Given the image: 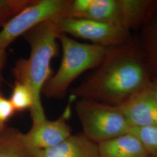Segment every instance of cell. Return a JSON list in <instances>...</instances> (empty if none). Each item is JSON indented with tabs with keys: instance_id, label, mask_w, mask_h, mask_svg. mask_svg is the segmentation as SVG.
I'll return each instance as SVG.
<instances>
[{
	"instance_id": "1",
	"label": "cell",
	"mask_w": 157,
	"mask_h": 157,
	"mask_svg": "<svg viewBox=\"0 0 157 157\" xmlns=\"http://www.w3.org/2000/svg\"><path fill=\"white\" fill-rule=\"evenodd\" d=\"M150 80L151 73L140 41L132 37L122 44L107 47L101 63L71 90V96L119 105L147 89Z\"/></svg>"
},
{
	"instance_id": "2",
	"label": "cell",
	"mask_w": 157,
	"mask_h": 157,
	"mask_svg": "<svg viewBox=\"0 0 157 157\" xmlns=\"http://www.w3.org/2000/svg\"><path fill=\"white\" fill-rule=\"evenodd\" d=\"M59 20L51 19L41 23L23 35L30 47V56L28 59H18L12 69L15 81L28 86L33 95V106L30 111L33 123L46 118L41 93L51 77V61L59 54L56 42L59 33L57 28Z\"/></svg>"
},
{
	"instance_id": "3",
	"label": "cell",
	"mask_w": 157,
	"mask_h": 157,
	"mask_svg": "<svg viewBox=\"0 0 157 157\" xmlns=\"http://www.w3.org/2000/svg\"><path fill=\"white\" fill-rule=\"evenodd\" d=\"M157 11V0H72L67 17L141 28Z\"/></svg>"
},
{
	"instance_id": "4",
	"label": "cell",
	"mask_w": 157,
	"mask_h": 157,
	"mask_svg": "<svg viewBox=\"0 0 157 157\" xmlns=\"http://www.w3.org/2000/svg\"><path fill=\"white\" fill-rule=\"evenodd\" d=\"M62 47L60 67L44 84L42 93L47 98L61 99L73 81L87 70L97 67L107 53V47L95 44L82 43L67 37L57 36Z\"/></svg>"
},
{
	"instance_id": "5",
	"label": "cell",
	"mask_w": 157,
	"mask_h": 157,
	"mask_svg": "<svg viewBox=\"0 0 157 157\" xmlns=\"http://www.w3.org/2000/svg\"><path fill=\"white\" fill-rule=\"evenodd\" d=\"M75 110L83 133L97 144L130 132L131 126L119 105L82 98Z\"/></svg>"
},
{
	"instance_id": "6",
	"label": "cell",
	"mask_w": 157,
	"mask_h": 157,
	"mask_svg": "<svg viewBox=\"0 0 157 157\" xmlns=\"http://www.w3.org/2000/svg\"><path fill=\"white\" fill-rule=\"evenodd\" d=\"M72 0H34L11 18L0 32V50L41 23L67 17Z\"/></svg>"
},
{
	"instance_id": "7",
	"label": "cell",
	"mask_w": 157,
	"mask_h": 157,
	"mask_svg": "<svg viewBox=\"0 0 157 157\" xmlns=\"http://www.w3.org/2000/svg\"><path fill=\"white\" fill-rule=\"evenodd\" d=\"M57 28L59 33L69 34L105 47L122 44L133 37L130 30L121 26L83 19L62 18L58 21Z\"/></svg>"
},
{
	"instance_id": "8",
	"label": "cell",
	"mask_w": 157,
	"mask_h": 157,
	"mask_svg": "<svg viewBox=\"0 0 157 157\" xmlns=\"http://www.w3.org/2000/svg\"><path fill=\"white\" fill-rule=\"evenodd\" d=\"M75 100V98L70 96L67 108L58 119L49 121L45 118L33 123L28 133H20L21 140L31 155L34 151L56 146L72 135L71 128L67 124V121L71 115V103Z\"/></svg>"
},
{
	"instance_id": "9",
	"label": "cell",
	"mask_w": 157,
	"mask_h": 157,
	"mask_svg": "<svg viewBox=\"0 0 157 157\" xmlns=\"http://www.w3.org/2000/svg\"><path fill=\"white\" fill-rule=\"evenodd\" d=\"M119 106L131 128L157 126V102L148 88Z\"/></svg>"
},
{
	"instance_id": "10",
	"label": "cell",
	"mask_w": 157,
	"mask_h": 157,
	"mask_svg": "<svg viewBox=\"0 0 157 157\" xmlns=\"http://www.w3.org/2000/svg\"><path fill=\"white\" fill-rule=\"evenodd\" d=\"M33 157H99L98 144L83 133L71 135L56 146L32 152Z\"/></svg>"
},
{
	"instance_id": "11",
	"label": "cell",
	"mask_w": 157,
	"mask_h": 157,
	"mask_svg": "<svg viewBox=\"0 0 157 157\" xmlns=\"http://www.w3.org/2000/svg\"><path fill=\"white\" fill-rule=\"evenodd\" d=\"M97 144L99 157H150L141 141L130 132Z\"/></svg>"
},
{
	"instance_id": "12",
	"label": "cell",
	"mask_w": 157,
	"mask_h": 157,
	"mask_svg": "<svg viewBox=\"0 0 157 157\" xmlns=\"http://www.w3.org/2000/svg\"><path fill=\"white\" fill-rule=\"evenodd\" d=\"M21 132L5 126L0 132V157H33L20 139Z\"/></svg>"
},
{
	"instance_id": "13",
	"label": "cell",
	"mask_w": 157,
	"mask_h": 157,
	"mask_svg": "<svg viewBox=\"0 0 157 157\" xmlns=\"http://www.w3.org/2000/svg\"><path fill=\"white\" fill-rule=\"evenodd\" d=\"M10 100L16 112L30 111L33 106V95L29 87L16 81Z\"/></svg>"
},
{
	"instance_id": "14",
	"label": "cell",
	"mask_w": 157,
	"mask_h": 157,
	"mask_svg": "<svg viewBox=\"0 0 157 157\" xmlns=\"http://www.w3.org/2000/svg\"><path fill=\"white\" fill-rule=\"evenodd\" d=\"M130 133L141 141L150 157H157V126L131 128Z\"/></svg>"
},
{
	"instance_id": "15",
	"label": "cell",
	"mask_w": 157,
	"mask_h": 157,
	"mask_svg": "<svg viewBox=\"0 0 157 157\" xmlns=\"http://www.w3.org/2000/svg\"><path fill=\"white\" fill-rule=\"evenodd\" d=\"M34 0H0V27H3L11 18Z\"/></svg>"
},
{
	"instance_id": "16",
	"label": "cell",
	"mask_w": 157,
	"mask_h": 157,
	"mask_svg": "<svg viewBox=\"0 0 157 157\" xmlns=\"http://www.w3.org/2000/svg\"><path fill=\"white\" fill-rule=\"evenodd\" d=\"M15 112L10 99H7L0 92V126H6V122L13 116Z\"/></svg>"
},
{
	"instance_id": "17",
	"label": "cell",
	"mask_w": 157,
	"mask_h": 157,
	"mask_svg": "<svg viewBox=\"0 0 157 157\" xmlns=\"http://www.w3.org/2000/svg\"><path fill=\"white\" fill-rule=\"evenodd\" d=\"M148 63L151 73V80L148 89L157 102V56L150 58Z\"/></svg>"
},
{
	"instance_id": "18",
	"label": "cell",
	"mask_w": 157,
	"mask_h": 157,
	"mask_svg": "<svg viewBox=\"0 0 157 157\" xmlns=\"http://www.w3.org/2000/svg\"><path fill=\"white\" fill-rule=\"evenodd\" d=\"M6 57L7 54L6 52V50H0V87L3 81L2 69L6 64Z\"/></svg>"
},
{
	"instance_id": "19",
	"label": "cell",
	"mask_w": 157,
	"mask_h": 157,
	"mask_svg": "<svg viewBox=\"0 0 157 157\" xmlns=\"http://www.w3.org/2000/svg\"><path fill=\"white\" fill-rule=\"evenodd\" d=\"M151 19L152 22L153 23L154 26V28L155 29L156 32H157V12L154 14V15L152 17Z\"/></svg>"
},
{
	"instance_id": "20",
	"label": "cell",
	"mask_w": 157,
	"mask_h": 157,
	"mask_svg": "<svg viewBox=\"0 0 157 157\" xmlns=\"http://www.w3.org/2000/svg\"><path fill=\"white\" fill-rule=\"evenodd\" d=\"M4 126H0V132H1V131L2 130V129H3V128H4Z\"/></svg>"
},
{
	"instance_id": "21",
	"label": "cell",
	"mask_w": 157,
	"mask_h": 157,
	"mask_svg": "<svg viewBox=\"0 0 157 157\" xmlns=\"http://www.w3.org/2000/svg\"></svg>"
}]
</instances>
